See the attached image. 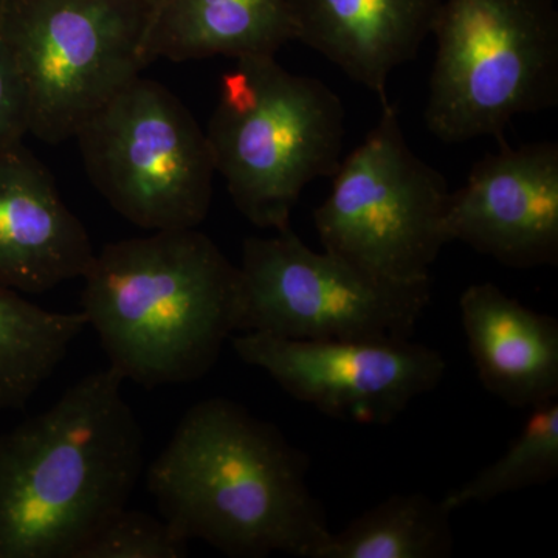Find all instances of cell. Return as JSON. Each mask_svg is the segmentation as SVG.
Listing matches in <instances>:
<instances>
[{
	"instance_id": "obj_1",
	"label": "cell",
	"mask_w": 558,
	"mask_h": 558,
	"mask_svg": "<svg viewBox=\"0 0 558 558\" xmlns=\"http://www.w3.org/2000/svg\"><path fill=\"white\" fill-rule=\"evenodd\" d=\"M310 459L281 429L226 398L180 418L148 472L161 517L183 538L234 558H317L330 535Z\"/></svg>"
},
{
	"instance_id": "obj_2",
	"label": "cell",
	"mask_w": 558,
	"mask_h": 558,
	"mask_svg": "<svg viewBox=\"0 0 558 558\" xmlns=\"http://www.w3.org/2000/svg\"><path fill=\"white\" fill-rule=\"evenodd\" d=\"M109 368L0 436V558H78L128 502L143 432Z\"/></svg>"
},
{
	"instance_id": "obj_3",
	"label": "cell",
	"mask_w": 558,
	"mask_h": 558,
	"mask_svg": "<svg viewBox=\"0 0 558 558\" xmlns=\"http://www.w3.org/2000/svg\"><path fill=\"white\" fill-rule=\"evenodd\" d=\"M83 279L87 325L110 366L142 387L201 380L238 332L240 267L197 229L112 242Z\"/></svg>"
},
{
	"instance_id": "obj_4",
	"label": "cell",
	"mask_w": 558,
	"mask_h": 558,
	"mask_svg": "<svg viewBox=\"0 0 558 558\" xmlns=\"http://www.w3.org/2000/svg\"><path fill=\"white\" fill-rule=\"evenodd\" d=\"M209 150L234 207L259 229L286 231L301 194L343 160L347 112L323 81L275 57H247L220 80Z\"/></svg>"
},
{
	"instance_id": "obj_5",
	"label": "cell",
	"mask_w": 558,
	"mask_h": 558,
	"mask_svg": "<svg viewBox=\"0 0 558 558\" xmlns=\"http://www.w3.org/2000/svg\"><path fill=\"white\" fill-rule=\"evenodd\" d=\"M424 120L442 143L495 137L558 102L554 0H444Z\"/></svg>"
},
{
	"instance_id": "obj_6",
	"label": "cell",
	"mask_w": 558,
	"mask_h": 558,
	"mask_svg": "<svg viewBox=\"0 0 558 558\" xmlns=\"http://www.w3.org/2000/svg\"><path fill=\"white\" fill-rule=\"evenodd\" d=\"M159 0H0V39L20 75L31 134L75 138L150 64Z\"/></svg>"
},
{
	"instance_id": "obj_7",
	"label": "cell",
	"mask_w": 558,
	"mask_h": 558,
	"mask_svg": "<svg viewBox=\"0 0 558 558\" xmlns=\"http://www.w3.org/2000/svg\"><path fill=\"white\" fill-rule=\"evenodd\" d=\"M332 189L315 208L323 250L392 281H425L447 244L450 189L410 148L399 110L381 105L379 121L343 157Z\"/></svg>"
},
{
	"instance_id": "obj_8",
	"label": "cell",
	"mask_w": 558,
	"mask_h": 558,
	"mask_svg": "<svg viewBox=\"0 0 558 558\" xmlns=\"http://www.w3.org/2000/svg\"><path fill=\"white\" fill-rule=\"evenodd\" d=\"M90 182L143 230L197 229L215 163L193 113L157 81L135 78L76 132Z\"/></svg>"
},
{
	"instance_id": "obj_9",
	"label": "cell",
	"mask_w": 558,
	"mask_h": 558,
	"mask_svg": "<svg viewBox=\"0 0 558 558\" xmlns=\"http://www.w3.org/2000/svg\"><path fill=\"white\" fill-rule=\"evenodd\" d=\"M238 332L293 340L411 339L432 303V279L392 281L293 233L242 245Z\"/></svg>"
},
{
	"instance_id": "obj_10",
	"label": "cell",
	"mask_w": 558,
	"mask_h": 558,
	"mask_svg": "<svg viewBox=\"0 0 558 558\" xmlns=\"http://www.w3.org/2000/svg\"><path fill=\"white\" fill-rule=\"evenodd\" d=\"M238 357L266 371L293 399L357 424L388 425L439 387L447 363L411 339L293 340L259 332L233 337Z\"/></svg>"
},
{
	"instance_id": "obj_11",
	"label": "cell",
	"mask_w": 558,
	"mask_h": 558,
	"mask_svg": "<svg viewBox=\"0 0 558 558\" xmlns=\"http://www.w3.org/2000/svg\"><path fill=\"white\" fill-rule=\"evenodd\" d=\"M444 234L512 269L557 266L558 143H501L476 161L450 191Z\"/></svg>"
},
{
	"instance_id": "obj_12",
	"label": "cell",
	"mask_w": 558,
	"mask_h": 558,
	"mask_svg": "<svg viewBox=\"0 0 558 558\" xmlns=\"http://www.w3.org/2000/svg\"><path fill=\"white\" fill-rule=\"evenodd\" d=\"M95 255L47 168L22 143L0 150V286L46 293L83 278Z\"/></svg>"
},
{
	"instance_id": "obj_13",
	"label": "cell",
	"mask_w": 558,
	"mask_h": 558,
	"mask_svg": "<svg viewBox=\"0 0 558 558\" xmlns=\"http://www.w3.org/2000/svg\"><path fill=\"white\" fill-rule=\"evenodd\" d=\"M444 0H290L293 40L388 102L396 69L432 35Z\"/></svg>"
},
{
	"instance_id": "obj_14",
	"label": "cell",
	"mask_w": 558,
	"mask_h": 558,
	"mask_svg": "<svg viewBox=\"0 0 558 558\" xmlns=\"http://www.w3.org/2000/svg\"><path fill=\"white\" fill-rule=\"evenodd\" d=\"M470 357L483 387L513 409L558 398V322L532 311L494 282L459 299Z\"/></svg>"
},
{
	"instance_id": "obj_15",
	"label": "cell",
	"mask_w": 558,
	"mask_h": 558,
	"mask_svg": "<svg viewBox=\"0 0 558 558\" xmlns=\"http://www.w3.org/2000/svg\"><path fill=\"white\" fill-rule=\"evenodd\" d=\"M293 40L290 0H159L150 62L277 57Z\"/></svg>"
},
{
	"instance_id": "obj_16",
	"label": "cell",
	"mask_w": 558,
	"mask_h": 558,
	"mask_svg": "<svg viewBox=\"0 0 558 558\" xmlns=\"http://www.w3.org/2000/svg\"><path fill=\"white\" fill-rule=\"evenodd\" d=\"M453 512L422 492L396 494L330 532L317 558H447L453 556Z\"/></svg>"
},
{
	"instance_id": "obj_17",
	"label": "cell",
	"mask_w": 558,
	"mask_h": 558,
	"mask_svg": "<svg viewBox=\"0 0 558 558\" xmlns=\"http://www.w3.org/2000/svg\"><path fill=\"white\" fill-rule=\"evenodd\" d=\"M80 314H60L0 286V411L21 410L86 329Z\"/></svg>"
},
{
	"instance_id": "obj_18",
	"label": "cell",
	"mask_w": 558,
	"mask_h": 558,
	"mask_svg": "<svg viewBox=\"0 0 558 558\" xmlns=\"http://www.w3.org/2000/svg\"><path fill=\"white\" fill-rule=\"evenodd\" d=\"M558 475V399L531 409L508 450L444 497L447 508L486 505L502 495L542 486Z\"/></svg>"
},
{
	"instance_id": "obj_19",
	"label": "cell",
	"mask_w": 558,
	"mask_h": 558,
	"mask_svg": "<svg viewBox=\"0 0 558 558\" xmlns=\"http://www.w3.org/2000/svg\"><path fill=\"white\" fill-rule=\"evenodd\" d=\"M189 543L163 517L124 508L78 558H183L189 556Z\"/></svg>"
},
{
	"instance_id": "obj_20",
	"label": "cell",
	"mask_w": 558,
	"mask_h": 558,
	"mask_svg": "<svg viewBox=\"0 0 558 558\" xmlns=\"http://www.w3.org/2000/svg\"><path fill=\"white\" fill-rule=\"evenodd\" d=\"M31 134L27 101L9 50L0 39V150L21 145Z\"/></svg>"
}]
</instances>
